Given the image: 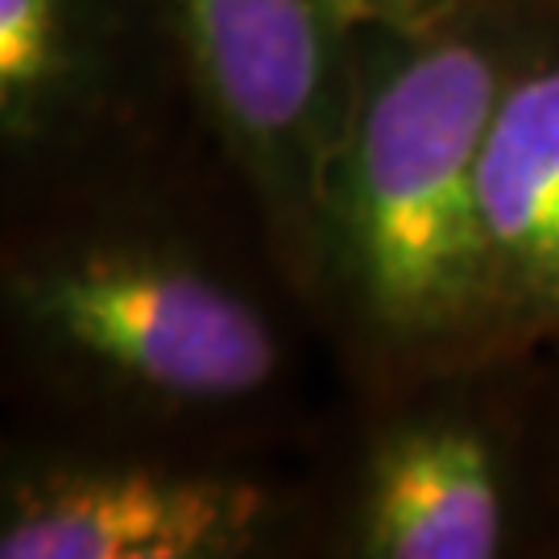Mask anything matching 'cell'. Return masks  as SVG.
Wrapping results in <instances>:
<instances>
[{
  "label": "cell",
  "mask_w": 559,
  "mask_h": 559,
  "mask_svg": "<svg viewBox=\"0 0 559 559\" xmlns=\"http://www.w3.org/2000/svg\"><path fill=\"white\" fill-rule=\"evenodd\" d=\"M501 92L485 50L440 41L402 62L360 112L348 224L365 299L385 328L440 332L489 290L480 150Z\"/></svg>",
  "instance_id": "cell-1"
},
{
  "label": "cell",
  "mask_w": 559,
  "mask_h": 559,
  "mask_svg": "<svg viewBox=\"0 0 559 559\" xmlns=\"http://www.w3.org/2000/svg\"><path fill=\"white\" fill-rule=\"evenodd\" d=\"M71 348L170 399H240L270 381L274 336L221 282L138 253H92L34 286Z\"/></svg>",
  "instance_id": "cell-2"
},
{
  "label": "cell",
  "mask_w": 559,
  "mask_h": 559,
  "mask_svg": "<svg viewBox=\"0 0 559 559\" xmlns=\"http://www.w3.org/2000/svg\"><path fill=\"white\" fill-rule=\"evenodd\" d=\"M261 498L162 473H83L41 485L0 535L4 559H195L245 543Z\"/></svg>",
  "instance_id": "cell-3"
},
{
  "label": "cell",
  "mask_w": 559,
  "mask_h": 559,
  "mask_svg": "<svg viewBox=\"0 0 559 559\" xmlns=\"http://www.w3.org/2000/svg\"><path fill=\"white\" fill-rule=\"evenodd\" d=\"M212 100L245 141L282 150L328 87L340 0H182Z\"/></svg>",
  "instance_id": "cell-4"
},
{
  "label": "cell",
  "mask_w": 559,
  "mask_h": 559,
  "mask_svg": "<svg viewBox=\"0 0 559 559\" xmlns=\"http://www.w3.org/2000/svg\"><path fill=\"white\" fill-rule=\"evenodd\" d=\"M489 290L559 316V67L506 87L480 150Z\"/></svg>",
  "instance_id": "cell-5"
},
{
  "label": "cell",
  "mask_w": 559,
  "mask_h": 559,
  "mask_svg": "<svg viewBox=\"0 0 559 559\" xmlns=\"http://www.w3.org/2000/svg\"><path fill=\"white\" fill-rule=\"evenodd\" d=\"M501 547V489L485 440L411 427L373 460L365 551L385 559H489Z\"/></svg>",
  "instance_id": "cell-6"
},
{
  "label": "cell",
  "mask_w": 559,
  "mask_h": 559,
  "mask_svg": "<svg viewBox=\"0 0 559 559\" xmlns=\"http://www.w3.org/2000/svg\"><path fill=\"white\" fill-rule=\"evenodd\" d=\"M62 62V0H0V100L17 112Z\"/></svg>",
  "instance_id": "cell-7"
}]
</instances>
